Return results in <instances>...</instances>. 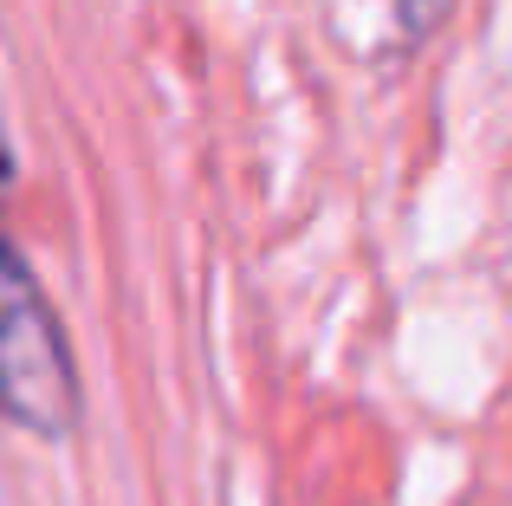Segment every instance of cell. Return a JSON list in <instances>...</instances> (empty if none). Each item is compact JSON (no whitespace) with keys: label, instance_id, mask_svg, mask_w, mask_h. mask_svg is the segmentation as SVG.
<instances>
[{"label":"cell","instance_id":"6da1fadb","mask_svg":"<svg viewBox=\"0 0 512 506\" xmlns=\"http://www.w3.org/2000/svg\"><path fill=\"white\" fill-rule=\"evenodd\" d=\"M78 409H85V390H78L65 325L26 253L0 228V416L26 435L59 442L78 429Z\"/></svg>","mask_w":512,"mask_h":506}]
</instances>
